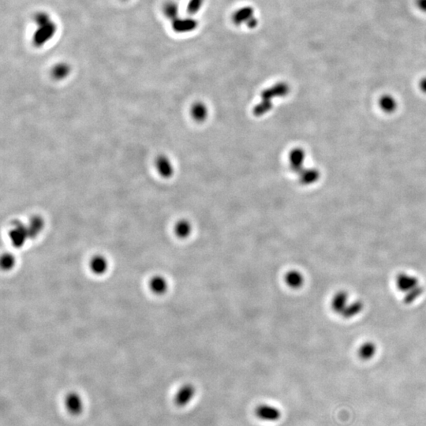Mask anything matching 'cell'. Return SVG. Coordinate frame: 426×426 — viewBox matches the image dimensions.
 I'll return each mask as SVG.
<instances>
[{"instance_id":"7","label":"cell","mask_w":426,"mask_h":426,"mask_svg":"<svg viewBox=\"0 0 426 426\" xmlns=\"http://www.w3.org/2000/svg\"><path fill=\"white\" fill-rule=\"evenodd\" d=\"M284 283L292 290H298L305 283L303 274L297 270H290L284 276Z\"/></svg>"},{"instance_id":"15","label":"cell","mask_w":426,"mask_h":426,"mask_svg":"<svg viewBox=\"0 0 426 426\" xmlns=\"http://www.w3.org/2000/svg\"><path fill=\"white\" fill-rule=\"evenodd\" d=\"M28 226H29V231H30V235H31V239H34L43 230L44 221L40 217L37 216V217H34L32 219V221H30Z\"/></svg>"},{"instance_id":"2","label":"cell","mask_w":426,"mask_h":426,"mask_svg":"<svg viewBox=\"0 0 426 426\" xmlns=\"http://www.w3.org/2000/svg\"><path fill=\"white\" fill-rule=\"evenodd\" d=\"M254 414L258 419L264 422H278L282 417L280 409L268 404H260L257 406Z\"/></svg>"},{"instance_id":"21","label":"cell","mask_w":426,"mask_h":426,"mask_svg":"<svg viewBox=\"0 0 426 426\" xmlns=\"http://www.w3.org/2000/svg\"><path fill=\"white\" fill-rule=\"evenodd\" d=\"M15 258L11 254H6L2 257L1 263H2V268L6 270H9L15 265Z\"/></svg>"},{"instance_id":"18","label":"cell","mask_w":426,"mask_h":426,"mask_svg":"<svg viewBox=\"0 0 426 426\" xmlns=\"http://www.w3.org/2000/svg\"><path fill=\"white\" fill-rule=\"evenodd\" d=\"M204 3V0H189L187 6H186V11H187L188 15H191V16L197 15L202 10Z\"/></svg>"},{"instance_id":"16","label":"cell","mask_w":426,"mask_h":426,"mask_svg":"<svg viewBox=\"0 0 426 426\" xmlns=\"http://www.w3.org/2000/svg\"><path fill=\"white\" fill-rule=\"evenodd\" d=\"M376 352V347H375L373 343H366L360 347L359 353L360 358L362 359L368 360L373 357Z\"/></svg>"},{"instance_id":"1","label":"cell","mask_w":426,"mask_h":426,"mask_svg":"<svg viewBox=\"0 0 426 426\" xmlns=\"http://www.w3.org/2000/svg\"><path fill=\"white\" fill-rule=\"evenodd\" d=\"M231 21L236 26L245 25L249 29H255L258 25V19L256 17L254 7L250 6H242L233 13Z\"/></svg>"},{"instance_id":"23","label":"cell","mask_w":426,"mask_h":426,"mask_svg":"<svg viewBox=\"0 0 426 426\" xmlns=\"http://www.w3.org/2000/svg\"><path fill=\"white\" fill-rule=\"evenodd\" d=\"M416 6L422 12L426 13V0H416Z\"/></svg>"},{"instance_id":"22","label":"cell","mask_w":426,"mask_h":426,"mask_svg":"<svg viewBox=\"0 0 426 426\" xmlns=\"http://www.w3.org/2000/svg\"><path fill=\"white\" fill-rule=\"evenodd\" d=\"M381 107L387 111H392L395 107V100H393V98L391 96H384L381 100Z\"/></svg>"},{"instance_id":"6","label":"cell","mask_w":426,"mask_h":426,"mask_svg":"<svg viewBox=\"0 0 426 426\" xmlns=\"http://www.w3.org/2000/svg\"><path fill=\"white\" fill-rule=\"evenodd\" d=\"M172 29L177 34H187L198 27V21L191 17L180 18L172 21Z\"/></svg>"},{"instance_id":"12","label":"cell","mask_w":426,"mask_h":426,"mask_svg":"<svg viewBox=\"0 0 426 426\" xmlns=\"http://www.w3.org/2000/svg\"><path fill=\"white\" fill-rule=\"evenodd\" d=\"M163 12L165 17L172 21L179 17V6L173 1L167 2L163 6Z\"/></svg>"},{"instance_id":"8","label":"cell","mask_w":426,"mask_h":426,"mask_svg":"<svg viewBox=\"0 0 426 426\" xmlns=\"http://www.w3.org/2000/svg\"><path fill=\"white\" fill-rule=\"evenodd\" d=\"M65 406L71 414H80L83 409L82 399L77 393H69L65 399Z\"/></svg>"},{"instance_id":"10","label":"cell","mask_w":426,"mask_h":426,"mask_svg":"<svg viewBox=\"0 0 426 426\" xmlns=\"http://www.w3.org/2000/svg\"><path fill=\"white\" fill-rule=\"evenodd\" d=\"M90 269L94 274L104 275L108 269V261L103 256H95L90 262Z\"/></svg>"},{"instance_id":"13","label":"cell","mask_w":426,"mask_h":426,"mask_svg":"<svg viewBox=\"0 0 426 426\" xmlns=\"http://www.w3.org/2000/svg\"><path fill=\"white\" fill-rule=\"evenodd\" d=\"M191 224L186 221H180L177 222L175 227V233L180 239L189 237L191 234Z\"/></svg>"},{"instance_id":"11","label":"cell","mask_w":426,"mask_h":426,"mask_svg":"<svg viewBox=\"0 0 426 426\" xmlns=\"http://www.w3.org/2000/svg\"><path fill=\"white\" fill-rule=\"evenodd\" d=\"M156 167L160 175L165 177H170L172 175L173 167L170 160L165 156H160L156 162Z\"/></svg>"},{"instance_id":"19","label":"cell","mask_w":426,"mask_h":426,"mask_svg":"<svg viewBox=\"0 0 426 426\" xmlns=\"http://www.w3.org/2000/svg\"><path fill=\"white\" fill-rule=\"evenodd\" d=\"M34 21H35L36 24L37 25V27H39V26H42V25L48 24V23L52 21V20H51L50 16L47 13L39 12L37 13L35 16H34Z\"/></svg>"},{"instance_id":"3","label":"cell","mask_w":426,"mask_h":426,"mask_svg":"<svg viewBox=\"0 0 426 426\" xmlns=\"http://www.w3.org/2000/svg\"><path fill=\"white\" fill-rule=\"evenodd\" d=\"M10 238L15 247H21L28 239H31L29 226L23 224L21 222H13Z\"/></svg>"},{"instance_id":"4","label":"cell","mask_w":426,"mask_h":426,"mask_svg":"<svg viewBox=\"0 0 426 426\" xmlns=\"http://www.w3.org/2000/svg\"><path fill=\"white\" fill-rule=\"evenodd\" d=\"M56 25L53 21L46 24V25L39 26L34 33L33 37V43L37 48L42 46L50 40L55 34L56 33Z\"/></svg>"},{"instance_id":"24","label":"cell","mask_w":426,"mask_h":426,"mask_svg":"<svg viewBox=\"0 0 426 426\" xmlns=\"http://www.w3.org/2000/svg\"><path fill=\"white\" fill-rule=\"evenodd\" d=\"M420 87L421 89H422V90H423V92H426V78H423V79L421 81Z\"/></svg>"},{"instance_id":"17","label":"cell","mask_w":426,"mask_h":426,"mask_svg":"<svg viewBox=\"0 0 426 426\" xmlns=\"http://www.w3.org/2000/svg\"><path fill=\"white\" fill-rule=\"evenodd\" d=\"M192 115L195 120H204L207 116V109L204 104H196L192 108Z\"/></svg>"},{"instance_id":"14","label":"cell","mask_w":426,"mask_h":426,"mask_svg":"<svg viewBox=\"0 0 426 426\" xmlns=\"http://www.w3.org/2000/svg\"><path fill=\"white\" fill-rule=\"evenodd\" d=\"M71 72L70 66L67 63H61L56 65L52 71V77L56 80L64 79Z\"/></svg>"},{"instance_id":"5","label":"cell","mask_w":426,"mask_h":426,"mask_svg":"<svg viewBox=\"0 0 426 426\" xmlns=\"http://www.w3.org/2000/svg\"><path fill=\"white\" fill-rule=\"evenodd\" d=\"M196 395L195 387L191 384H185L179 388L175 393V404L179 407H184L189 405Z\"/></svg>"},{"instance_id":"9","label":"cell","mask_w":426,"mask_h":426,"mask_svg":"<svg viewBox=\"0 0 426 426\" xmlns=\"http://www.w3.org/2000/svg\"><path fill=\"white\" fill-rule=\"evenodd\" d=\"M148 287L152 293L161 296L166 293L168 289V283L165 277L161 276H155L150 279Z\"/></svg>"},{"instance_id":"20","label":"cell","mask_w":426,"mask_h":426,"mask_svg":"<svg viewBox=\"0 0 426 426\" xmlns=\"http://www.w3.org/2000/svg\"><path fill=\"white\" fill-rule=\"evenodd\" d=\"M290 158H291V165H293L294 167H297L300 166L301 163L302 162V160H304L303 153H302L301 151L296 150V151H294V152L291 153Z\"/></svg>"}]
</instances>
